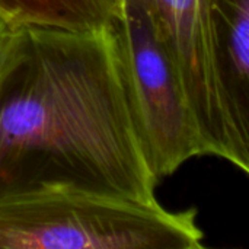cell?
Returning <instances> with one entry per match:
<instances>
[{
    "label": "cell",
    "mask_w": 249,
    "mask_h": 249,
    "mask_svg": "<svg viewBox=\"0 0 249 249\" xmlns=\"http://www.w3.org/2000/svg\"><path fill=\"white\" fill-rule=\"evenodd\" d=\"M111 25L22 26L0 63V197L74 188L156 203Z\"/></svg>",
    "instance_id": "6da1fadb"
},
{
    "label": "cell",
    "mask_w": 249,
    "mask_h": 249,
    "mask_svg": "<svg viewBox=\"0 0 249 249\" xmlns=\"http://www.w3.org/2000/svg\"><path fill=\"white\" fill-rule=\"evenodd\" d=\"M196 210L74 188L0 197V249H198Z\"/></svg>",
    "instance_id": "7a4b0ae2"
},
{
    "label": "cell",
    "mask_w": 249,
    "mask_h": 249,
    "mask_svg": "<svg viewBox=\"0 0 249 249\" xmlns=\"http://www.w3.org/2000/svg\"><path fill=\"white\" fill-rule=\"evenodd\" d=\"M134 124L158 179L207 155L179 69L142 0H123L111 23Z\"/></svg>",
    "instance_id": "3957f363"
},
{
    "label": "cell",
    "mask_w": 249,
    "mask_h": 249,
    "mask_svg": "<svg viewBox=\"0 0 249 249\" xmlns=\"http://www.w3.org/2000/svg\"><path fill=\"white\" fill-rule=\"evenodd\" d=\"M174 57L207 155L226 159V136L210 57V0H142Z\"/></svg>",
    "instance_id": "277c9868"
},
{
    "label": "cell",
    "mask_w": 249,
    "mask_h": 249,
    "mask_svg": "<svg viewBox=\"0 0 249 249\" xmlns=\"http://www.w3.org/2000/svg\"><path fill=\"white\" fill-rule=\"evenodd\" d=\"M209 22L226 159L249 177V0H210Z\"/></svg>",
    "instance_id": "5b68a950"
},
{
    "label": "cell",
    "mask_w": 249,
    "mask_h": 249,
    "mask_svg": "<svg viewBox=\"0 0 249 249\" xmlns=\"http://www.w3.org/2000/svg\"><path fill=\"white\" fill-rule=\"evenodd\" d=\"M121 4L123 0H0V18L13 29H102L114 22Z\"/></svg>",
    "instance_id": "8992f818"
},
{
    "label": "cell",
    "mask_w": 249,
    "mask_h": 249,
    "mask_svg": "<svg viewBox=\"0 0 249 249\" xmlns=\"http://www.w3.org/2000/svg\"><path fill=\"white\" fill-rule=\"evenodd\" d=\"M12 32H13V28L9 26L1 18H0V63L4 57V53L7 50V45H9V41L12 38Z\"/></svg>",
    "instance_id": "52a82bcc"
}]
</instances>
